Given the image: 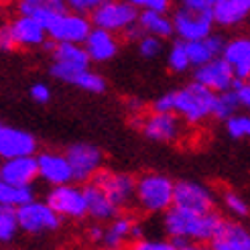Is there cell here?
I'll use <instances>...</instances> for the list:
<instances>
[{
  "label": "cell",
  "mask_w": 250,
  "mask_h": 250,
  "mask_svg": "<svg viewBox=\"0 0 250 250\" xmlns=\"http://www.w3.org/2000/svg\"><path fill=\"white\" fill-rule=\"evenodd\" d=\"M169 67L173 71H185L187 67L191 65V59H189V51H187V41H177L173 43L171 51H169Z\"/></svg>",
  "instance_id": "cell-32"
},
{
  "label": "cell",
  "mask_w": 250,
  "mask_h": 250,
  "mask_svg": "<svg viewBox=\"0 0 250 250\" xmlns=\"http://www.w3.org/2000/svg\"><path fill=\"white\" fill-rule=\"evenodd\" d=\"M246 17H250V0H224L214 6V21L222 27L240 24Z\"/></svg>",
  "instance_id": "cell-24"
},
{
  "label": "cell",
  "mask_w": 250,
  "mask_h": 250,
  "mask_svg": "<svg viewBox=\"0 0 250 250\" xmlns=\"http://www.w3.org/2000/svg\"><path fill=\"white\" fill-rule=\"evenodd\" d=\"M145 136L161 143H173L183 134V118L175 112H153L145 120H139Z\"/></svg>",
  "instance_id": "cell-13"
},
{
  "label": "cell",
  "mask_w": 250,
  "mask_h": 250,
  "mask_svg": "<svg viewBox=\"0 0 250 250\" xmlns=\"http://www.w3.org/2000/svg\"><path fill=\"white\" fill-rule=\"evenodd\" d=\"M139 24L146 35H155L159 39H169L175 33L173 19H169L165 12L159 10H143L139 15Z\"/></svg>",
  "instance_id": "cell-25"
},
{
  "label": "cell",
  "mask_w": 250,
  "mask_h": 250,
  "mask_svg": "<svg viewBox=\"0 0 250 250\" xmlns=\"http://www.w3.org/2000/svg\"><path fill=\"white\" fill-rule=\"evenodd\" d=\"M177 250H211V246H209V244L187 242V244H177Z\"/></svg>",
  "instance_id": "cell-45"
},
{
  "label": "cell",
  "mask_w": 250,
  "mask_h": 250,
  "mask_svg": "<svg viewBox=\"0 0 250 250\" xmlns=\"http://www.w3.org/2000/svg\"><path fill=\"white\" fill-rule=\"evenodd\" d=\"M83 47H85V51L90 53L92 61H108V59H112L116 55L118 41H116L114 33L94 27L92 33L87 35Z\"/></svg>",
  "instance_id": "cell-23"
},
{
  "label": "cell",
  "mask_w": 250,
  "mask_h": 250,
  "mask_svg": "<svg viewBox=\"0 0 250 250\" xmlns=\"http://www.w3.org/2000/svg\"><path fill=\"white\" fill-rule=\"evenodd\" d=\"M226 128L232 139H250V116L236 114L226 120Z\"/></svg>",
  "instance_id": "cell-33"
},
{
  "label": "cell",
  "mask_w": 250,
  "mask_h": 250,
  "mask_svg": "<svg viewBox=\"0 0 250 250\" xmlns=\"http://www.w3.org/2000/svg\"><path fill=\"white\" fill-rule=\"evenodd\" d=\"M31 98L35 100L37 104H47L49 100H51V90H49V85L47 83H33L31 85V90H29Z\"/></svg>",
  "instance_id": "cell-39"
},
{
  "label": "cell",
  "mask_w": 250,
  "mask_h": 250,
  "mask_svg": "<svg viewBox=\"0 0 250 250\" xmlns=\"http://www.w3.org/2000/svg\"><path fill=\"white\" fill-rule=\"evenodd\" d=\"M8 31L15 39L17 47H41L47 43V29L41 21H37L35 17L29 15H19L17 19H12L8 24Z\"/></svg>",
  "instance_id": "cell-15"
},
{
  "label": "cell",
  "mask_w": 250,
  "mask_h": 250,
  "mask_svg": "<svg viewBox=\"0 0 250 250\" xmlns=\"http://www.w3.org/2000/svg\"><path fill=\"white\" fill-rule=\"evenodd\" d=\"M45 202L51 206L61 218L82 220L87 216V202H85L83 187H78L73 183L51 187Z\"/></svg>",
  "instance_id": "cell-6"
},
{
  "label": "cell",
  "mask_w": 250,
  "mask_h": 250,
  "mask_svg": "<svg viewBox=\"0 0 250 250\" xmlns=\"http://www.w3.org/2000/svg\"><path fill=\"white\" fill-rule=\"evenodd\" d=\"M234 80H236L234 71L224 57H216L214 61H209V63L195 69V82L209 87V90L216 92V94L232 90Z\"/></svg>",
  "instance_id": "cell-16"
},
{
  "label": "cell",
  "mask_w": 250,
  "mask_h": 250,
  "mask_svg": "<svg viewBox=\"0 0 250 250\" xmlns=\"http://www.w3.org/2000/svg\"><path fill=\"white\" fill-rule=\"evenodd\" d=\"M45 29L49 39L55 43H85L87 35L92 33L94 22L85 15L73 10H59L45 21Z\"/></svg>",
  "instance_id": "cell-4"
},
{
  "label": "cell",
  "mask_w": 250,
  "mask_h": 250,
  "mask_svg": "<svg viewBox=\"0 0 250 250\" xmlns=\"http://www.w3.org/2000/svg\"><path fill=\"white\" fill-rule=\"evenodd\" d=\"M220 2H224V0H209V4H211V6H216V4H220Z\"/></svg>",
  "instance_id": "cell-46"
},
{
  "label": "cell",
  "mask_w": 250,
  "mask_h": 250,
  "mask_svg": "<svg viewBox=\"0 0 250 250\" xmlns=\"http://www.w3.org/2000/svg\"><path fill=\"white\" fill-rule=\"evenodd\" d=\"M240 108L238 96L234 90H226V92H218L216 100H214V110H211V116L218 120H228L232 116H236V112Z\"/></svg>",
  "instance_id": "cell-30"
},
{
  "label": "cell",
  "mask_w": 250,
  "mask_h": 250,
  "mask_svg": "<svg viewBox=\"0 0 250 250\" xmlns=\"http://www.w3.org/2000/svg\"><path fill=\"white\" fill-rule=\"evenodd\" d=\"M83 193H85V202H87V216L96 222H112L118 216V208L114 202L106 195V191L100 187L98 183L90 181L83 183Z\"/></svg>",
  "instance_id": "cell-20"
},
{
  "label": "cell",
  "mask_w": 250,
  "mask_h": 250,
  "mask_svg": "<svg viewBox=\"0 0 250 250\" xmlns=\"http://www.w3.org/2000/svg\"><path fill=\"white\" fill-rule=\"evenodd\" d=\"M153 112H175V92L159 96L153 104Z\"/></svg>",
  "instance_id": "cell-41"
},
{
  "label": "cell",
  "mask_w": 250,
  "mask_h": 250,
  "mask_svg": "<svg viewBox=\"0 0 250 250\" xmlns=\"http://www.w3.org/2000/svg\"><path fill=\"white\" fill-rule=\"evenodd\" d=\"M222 218L216 211L209 214H193V211H185L179 208H171L163 214V230L169 236V240L175 244H209L214 234L220 226Z\"/></svg>",
  "instance_id": "cell-1"
},
{
  "label": "cell",
  "mask_w": 250,
  "mask_h": 250,
  "mask_svg": "<svg viewBox=\"0 0 250 250\" xmlns=\"http://www.w3.org/2000/svg\"><path fill=\"white\" fill-rule=\"evenodd\" d=\"M102 250H114V248H102Z\"/></svg>",
  "instance_id": "cell-47"
},
{
  "label": "cell",
  "mask_w": 250,
  "mask_h": 250,
  "mask_svg": "<svg viewBox=\"0 0 250 250\" xmlns=\"http://www.w3.org/2000/svg\"><path fill=\"white\" fill-rule=\"evenodd\" d=\"M35 199V191L31 185H10L0 181V206L19 209L22 206L31 204Z\"/></svg>",
  "instance_id": "cell-28"
},
{
  "label": "cell",
  "mask_w": 250,
  "mask_h": 250,
  "mask_svg": "<svg viewBox=\"0 0 250 250\" xmlns=\"http://www.w3.org/2000/svg\"><path fill=\"white\" fill-rule=\"evenodd\" d=\"M104 236H106V228L100 226V224H92V226L85 230V238L92 244H104Z\"/></svg>",
  "instance_id": "cell-42"
},
{
  "label": "cell",
  "mask_w": 250,
  "mask_h": 250,
  "mask_svg": "<svg viewBox=\"0 0 250 250\" xmlns=\"http://www.w3.org/2000/svg\"><path fill=\"white\" fill-rule=\"evenodd\" d=\"M2 2H8V0H2Z\"/></svg>",
  "instance_id": "cell-48"
},
{
  "label": "cell",
  "mask_w": 250,
  "mask_h": 250,
  "mask_svg": "<svg viewBox=\"0 0 250 250\" xmlns=\"http://www.w3.org/2000/svg\"><path fill=\"white\" fill-rule=\"evenodd\" d=\"M39 177V163L37 157H17V159H4L0 167V181L10 185H31Z\"/></svg>",
  "instance_id": "cell-19"
},
{
  "label": "cell",
  "mask_w": 250,
  "mask_h": 250,
  "mask_svg": "<svg viewBox=\"0 0 250 250\" xmlns=\"http://www.w3.org/2000/svg\"><path fill=\"white\" fill-rule=\"evenodd\" d=\"M232 90L236 92V96H238L240 106H244V108L250 110V80H246V82H242V80H234Z\"/></svg>",
  "instance_id": "cell-38"
},
{
  "label": "cell",
  "mask_w": 250,
  "mask_h": 250,
  "mask_svg": "<svg viewBox=\"0 0 250 250\" xmlns=\"http://www.w3.org/2000/svg\"><path fill=\"white\" fill-rule=\"evenodd\" d=\"M21 230L27 234H45V232H53L59 228L61 216L49 206L47 202H37L33 199L31 204L22 206L17 209Z\"/></svg>",
  "instance_id": "cell-8"
},
{
  "label": "cell",
  "mask_w": 250,
  "mask_h": 250,
  "mask_svg": "<svg viewBox=\"0 0 250 250\" xmlns=\"http://www.w3.org/2000/svg\"><path fill=\"white\" fill-rule=\"evenodd\" d=\"M214 10H189L179 6L177 12L173 15V27L175 33L179 35L181 41H199L211 35V27H214Z\"/></svg>",
  "instance_id": "cell-10"
},
{
  "label": "cell",
  "mask_w": 250,
  "mask_h": 250,
  "mask_svg": "<svg viewBox=\"0 0 250 250\" xmlns=\"http://www.w3.org/2000/svg\"><path fill=\"white\" fill-rule=\"evenodd\" d=\"M102 2L104 0H65V6H67V10L80 12V15H87V12L92 15Z\"/></svg>",
  "instance_id": "cell-37"
},
{
  "label": "cell",
  "mask_w": 250,
  "mask_h": 250,
  "mask_svg": "<svg viewBox=\"0 0 250 250\" xmlns=\"http://www.w3.org/2000/svg\"><path fill=\"white\" fill-rule=\"evenodd\" d=\"M181 6L189 8V10H202V12L214 10V6L209 4V0H181Z\"/></svg>",
  "instance_id": "cell-43"
},
{
  "label": "cell",
  "mask_w": 250,
  "mask_h": 250,
  "mask_svg": "<svg viewBox=\"0 0 250 250\" xmlns=\"http://www.w3.org/2000/svg\"><path fill=\"white\" fill-rule=\"evenodd\" d=\"M37 151L35 136L22 128L15 126H0V157L17 159V157H33Z\"/></svg>",
  "instance_id": "cell-14"
},
{
  "label": "cell",
  "mask_w": 250,
  "mask_h": 250,
  "mask_svg": "<svg viewBox=\"0 0 250 250\" xmlns=\"http://www.w3.org/2000/svg\"><path fill=\"white\" fill-rule=\"evenodd\" d=\"M53 65H51V76L61 80L63 76L71 71H82L90 67V53L85 51L82 43H55L53 49Z\"/></svg>",
  "instance_id": "cell-12"
},
{
  "label": "cell",
  "mask_w": 250,
  "mask_h": 250,
  "mask_svg": "<svg viewBox=\"0 0 250 250\" xmlns=\"http://www.w3.org/2000/svg\"><path fill=\"white\" fill-rule=\"evenodd\" d=\"M209 246L211 250H250V232L240 222L222 220Z\"/></svg>",
  "instance_id": "cell-18"
},
{
  "label": "cell",
  "mask_w": 250,
  "mask_h": 250,
  "mask_svg": "<svg viewBox=\"0 0 250 250\" xmlns=\"http://www.w3.org/2000/svg\"><path fill=\"white\" fill-rule=\"evenodd\" d=\"M19 230H21V224H19L17 209H10V208L0 209V240L4 244L12 242Z\"/></svg>",
  "instance_id": "cell-31"
},
{
  "label": "cell",
  "mask_w": 250,
  "mask_h": 250,
  "mask_svg": "<svg viewBox=\"0 0 250 250\" xmlns=\"http://www.w3.org/2000/svg\"><path fill=\"white\" fill-rule=\"evenodd\" d=\"M0 47H2V51H12V49L17 47V43H15V39H12L8 27H4L2 33H0Z\"/></svg>",
  "instance_id": "cell-44"
},
{
  "label": "cell",
  "mask_w": 250,
  "mask_h": 250,
  "mask_svg": "<svg viewBox=\"0 0 250 250\" xmlns=\"http://www.w3.org/2000/svg\"><path fill=\"white\" fill-rule=\"evenodd\" d=\"M69 165L73 171V181L78 183H90L96 175L102 171V163H104V155L98 146L90 145V143H76L67 146L65 151Z\"/></svg>",
  "instance_id": "cell-7"
},
{
  "label": "cell",
  "mask_w": 250,
  "mask_h": 250,
  "mask_svg": "<svg viewBox=\"0 0 250 250\" xmlns=\"http://www.w3.org/2000/svg\"><path fill=\"white\" fill-rule=\"evenodd\" d=\"M136 220H132L130 216H116L106 226V236H104V248H114L120 250V246L132 240V230H134Z\"/></svg>",
  "instance_id": "cell-27"
},
{
  "label": "cell",
  "mask_w": 250,
  "mask_h": 250,
  "mask_svg": "<svg viewBox=\"0 0 250 250\" xmlns=\"http://www.w3.org/2000/svg\"><path fill=\"white\" fill-rule=\"evenodd\" d=\"M161 41L163 39H159V37L155 35H145L139 39V51L143 57H155L161 53Z\"/></svg>",
  "instance_id": "cell-36"
},
{
  "label": "cell",
  "mask_w": 250,
  "mask_h": 250,
  "mask_svg": "<svg viewBox=\"0 0 250 250\" xmlns=\"http://www.w3.org/2000/svg\"><path fill=\"white\" fill-rule=\"evenodd\" d=\"M94 27L104 29L110 33H126L130 27L139 22V12L136 6L128 0H104L94 12H92Z\"/></svg>",
  "instance_id": "cell-5"
},
{
  "label": "cell",
  "mask_w": 250,
  "mask_h": 250,
  "mask_svg": "<svg viewBox=\"0 0 250 250\" xmlns=\"http://www.w3.org/2000/svg\"><path fill=\"white\" fill-rule=\"evenodd\" d=\"M126 250H177V244H175L173 240L141 238V240H132Z\"/></svg>",
  "instance_id": "cell-35"
},
{
  "label": "cell",
  "mask_w": 250,
  "mask_h": 250,
  "mask_svg": "<svg viewBox=\"0 0 250 250\" xmlns=\"http://www.w3.org/2000/svg\"><path fill=\"white\" fill-rule=\"evenodd\" d=\"M61 82L65 83H71L80 87L83 92H92V94H100L106 90V82L98 76V73L90 71V69H82V71H71L67 76L61 78Z\"/></svg>",
  "instance_id": "cell-29"
},
{
  "label": "cell",
  "mask_w": 250,
  "mask_h": 250,
  "mask_svg": "<svg viewBox=\"0 0 250 250\" xmlns=\"http://www.w3.org/2000/svg\"><path fill=\"white\" fill-rule=\"evenodd\" d=\"M37 163H39V177L51 187L65 185V183L73 181V171H71L67 155L51 153V151L39 153Z\"/></svg>",
  "instance_id": "cell-17"
},
{
  "label": "cell",
  "mask_w": 250,
  "mask_h": 250,
  "mask_svg": "<svg viewBox=\"0 0 250 250\" xmlns=\"http://www.w3.org/2000/svg\"><path fill=\"white\" fill-rule=\"evenodd\" d=\"M173 206L193 214H209L214 211V193L197 181H177Z\"/></svg>",
  "instance_id": "cell-11"
},
{
  "label": "cell",
  "mask_w": 250,
  "mask_h": 250,
  "mask_svg": "<svg viewBox=\"0 0 250 250\" xmlns=\"http://www.w3.org/2000/svg\"><path fill=\"white\" fill-rule=\"evenodd\" d=\"M175 202V183L161 173H145L136 179V206L146 214H165Z\"/></svg>",
  "instance_id": "cell-2"
},
{
  "label": "cell",
  "mask_w": 250,
  "mask_h": 250,
  "mask_svg": "<svg viewBox=\"0 0 250 250\" xmlns=\"http://www.w3.org/2000/svg\"><path fill=\"white\" fill-rule=\"evenodd\" d=\"M224 206H226V209L230 211L232 216L236 218H244L248 216V204H246V199L240 195V193H236V191H224Z\"/></svg>",
  "instance_id": "cell-34"
},
{
  "label": "cell",
  "mask_w": 250,
  "mask_h": 250,
  "mask_svg": "<svg viewBox=\"0 0 250 250\" xmlns=\"http://www.w3.org/2000/svg\"><path fill=\"white\" fill-rule=\"evenodd\" d=\"M222 57L230 63L236 80H242V82L250 80V39L248 37H238V39L226 43Z\"/></svg>",
  "instance_id": "cell-21"
},
{
  "label": "cell",
  "mask_w": 250,
  "mask_h": 250,
  "mask_svg": "<svg viewBox=\"0 0 250 250\" xmlns=\"http://www.w3.org/2000/svg\"><path fill=\"white\" fill-rule=\"evenodd\" d=\"M214 100L216 92H211L209 87L202 85L199 82H193L175 92V114H179L189 124H197L211 116Z\"/></svg>",
  "instance_id": "cell-3"
},
{
  "label": "cell",
  "mask_w": 250,
  "mask_h": 250,
  "mask_svg": "<svg viewBox=\"0 0 250 250\" xmlns=\"http://www.w3.org/2000/svg\"><path fill=\"white\" fill-rule=\"evenodd\" d=\"M130 4H134L136 8H143V10H159V12H165L169 8V0H128Z\"/></svg>",
  "instance_id": "cell-40"
},
{
  "label": "cell",
  "mask_w": 250,
  "mask_h": 250,
  "mask_svg": "<svg viewBox=\"0 0 250 250\" xmlns=\"http://www.w3.org/2000/svg\"><path fill=\"white\" fill-rule=\"evenodd\" d=\"M92 181L102 187L118 209L136 204V179L132 175L118 171H100Z\"/></svg>",
  "instance_id": "cell-9"
},
{
  "label": "cell",
  "mask_w": 250,
  "mask_h": 250,
  "mask_svg": "<svg viewBox=\"0 0 250 250\" xmlns=\"http://www.w3.org/2000/svg\"><path fill=\"white\" fill-rule=\"evenodd\" d=\"M224 39L220 35H208L206 39H199V41H187V51H189V59H191V65L195 67H202L209 61H214L216 57H222L224 53Z\"/></svg>",
  "instance_id": "cell-22"
},
{
  "label": "cell",
  "mask_w": 250,
  "mask_h": 250,
  "mask_svg": "<svg viewBox=\"0 0 250 250\" xmlns=\"http://www.w3.org/2000/svg\"><path fill=\"white\" fill-rule=\"evenodd\" d=\"M65 0H17V10L19 15H29L35 17L37 21H45L49 17H53L55 12L65 10Z\"/></svg>",
  "instance_id": "cell-26"
}]
</instances>
